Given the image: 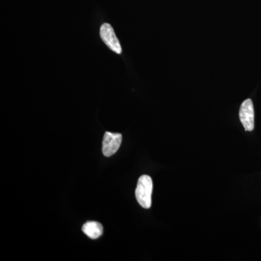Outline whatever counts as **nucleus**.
Wrapping results in <instances>:
<instances>
[{"mask_svg": "<svg viewBox=\"0 0 261 261\" xmlns=\"http://www.w3.org/2000/svg\"><path fill=\"white\" fill-rule=\"evenodd\" d=\"M152 190L153 183L150 176L147 175L140 176L136 189L135 195L137 202L144 208H150L152 205Z\"/></svg>", "mask_w": 261, "mask_h": 261, "instance_id": "obj_1", "label": "nucleus"}, {"mask_svg": "<svg viewBox=\"0 0 261 261\" xmlns=\"http://www.w3.org/2000/svg\"><path fill=\"white\" fill-rule=\"evenodd\" d=\"M240 119L243 123L244 128L247 132H252L255 127V113H254L253 103L251 99H247L241 105L240 109Z\"/></svg>", "mask_w": 261, "mask_h": 261, "instance_id": "obj_2", "label": "nucleus"}, {"mask_svg": "<svg viewBox=\"0 0 261 261\" xmlns=\"http://www.w3.org/2000/svg\"><path fill=\"white\" fill-rule=\"evenodd\" d=\"M99 34L103 42L111 50L115 51L117 54H121L122 53L121 44L111 25L109 23H103L101 25Z\"/></svg>", "mask_w": 261, "mask_h": 261, "instance_id": "obj_3", "label": "nucleus"}, {"mask_svg": "<svg viewBox=\"0 0 261 261\" xmlns=\"http://www.w3.org/2000/svg\"><path fill=\"white\" fill-rule=\"evenodd\" d=\"M122 142V135L118 133L106 132L103 138L102 152L106 157L113 155L119 149Z\"/></svg>", "mask_w": 261, "mask_h": 261, "instance_id": "obj_4", "label": "nucleus"}, {"mask_svg": "<svg viewBox=\"0 0 261 261\" xmlns=\"http://www.w3.org/2000/svg\"><path fill=\"white\" fill-rule=\"evenodd\" d=\"M83 232L92 240H96L101 237L103 233L102 224L96 221H88L82 227Z\"/></svg>", "mask_w": 261, "mask_h": 261, "instance_id": "obj_5", "label": "nucleus"}]
</instances>
